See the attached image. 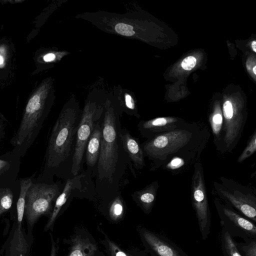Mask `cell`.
Listing matches in <instances>:
<instances>
[{"label": "cell", "mask_w": 256, "mask_h": 256, "mask_svg": "<svg viewBox=\"0 0 256 256\" xmlns=\"http://www.w3.org/2000/svg\"><path fill=\"white\" fill-rule=\"evenodd\" d=\"M252 70H253V72L254 73V74H256V66H254L253 68H252Z\"/></svg>", "instance_id": "31"}, {"label": "cell", "mask_w": 256, "mask_h": 256, "mask_svg": "<svg viewBox=\"0 0 256 256\" xmlns=\"http://www.w3.org/2000/svg\"><path fill=\"white\" fill-rule=\"evenodd\" d=\"M60 190L56 184H32L26 197L24 218L27 234L33 236L35 224L42 216H50L54 202L58 196Z\"/></svg>", "instance_id": "3"}, {"label": "cell", "mask_w": 256, "mask_h": 256, "mask_svg": "<svg viewBox=\"0 0 256 256\" xmlns=\"http://www.w3.org/2000/svg\"><path fill=\"white\" fill-rule=\"evenodd\" d=\"M194 170L191 185L192 203L204 240L209 232L210 217L204 168L200 160L194 164Z\"/></svg>", "instance_id": "6"}, {"label": "cell", "mask_w": 256, "mask_h": 256, "mask_svg": "<svg viewBox=\"0 0 256 256\" xmlns=\"http://www.w3.org/2000/svg\"><path fill=\"white\" fill-rule=\"evenodd\" d=\"M10 166L8 162L0 159V174L8 170Z\"/></svg>", "instance_id": "27"}, {"label": "cell", "mask_w": 256, "mask_h": 256, "mask_svg": "<svg viewBox=\"0 0 256 256\" xmlns=\"http://www.w3.org/2000/svg\"><path fill=\"white\" fill-rule=\"evenodd\" d=\"M196 60L192 56H189L186 58L182 62V67L183 69L190 70L192 69L196 66Z\"/></svg>", "instance_id": "24"}, {"label": "cell", "mask_w": 256, "mask_h": 256, "mask_svg": "<svg viewBox=\"0 0 256 256\" xmlns=\"http://www.w3.org/2000/svg\"><path fill=\"white\" fill-rule=\"evenodd\" d=\"M50 236L51 240V250L50 253V256H57V253L58 250V243L54 240L52 235V234H50Z\"/></svg>", "instance_id": "25"}, {"label": "cell", "mask_w": 256, "mask_h": 256, "mask_svg": "<svg viewBox=\"0 0 256 256\" xmlns=\"http://www.w3.org/2000/svg\"><path fill=\"white\" fill-rule=\"evenodd\" d=\"M242 251L244 256H256V244L255 241L251 242L246 246H242Z\"/></svg>", "instance_id": "23"}, {"label": "cell", "mask_w": 256, "mask_h": 256, "mask_svg": "<svg viewBox=\"0 0 256 256\" xmlns=\"http://www.w3.org/2000/svg\"><path fill=\"white\" fill-rule=\"evenodd\" d=\"M32 184L30 178L20 181V192L16 204V215L18 216H24L26 197L28 190Z\"/></svg>", "instance_id": "16"}, {"label": "cell", "mask_w": 256, "mask_h": 256, "mask_svg": "<svg viewBox=\"0 0 256 256\" xmlns=\"http://www.w3.org/2000/svg\"><path fill=\"white\" fill-rule=\"evenodd\" d=\"M102 138V126L97 122L86 146V162L89 166H94L98 161Z\"/></svg>", "instance_id": "13"}, {"label": "cell", "mask_w": 256, "mask_h": 256, "mask_svg": "<svg viewBox=\"0 0 256 256\" xmlns=\"http://www.w3.org/2000/svg\"><path fill=\"white\" fill-rule=\"evenodd\" d=\"M210 133L205 124H188L148 139L142 145L144 156L152 162L150 170L162 167L174 157L192 164L200 161Z\"/></svg>", "instance_id": "1"}, {"label": "cell", "mask_w": 256, "mask_h": 256, "mask_svg": "<svg viewBox=\"0 0 256 256\" xmlns=\"http://www.w3.org/2000/svg\"><path fill=\"white\" fill-rule=\"evenodd\" d=\"M80 178V176H76L73 178L68 179L67 180L62 192L58 195L55 201L52 212L44 228V232H46L49 230H52L56 218L62 206L66 202L72 191L78 187Z\"/></svg>", "instance_id": "12"}, {"label": "cell", "mask_w": 256, "mask_h": 256, "mask_svg": "<svg viewBox=\"0 0 256 256\" xmlns=\"http://www.w3.org/2000/svg\"><path fill=\"white\" fill-rule=\"evenodd\" d=\"M55 55L52 53H50L46 54L44 56V60L45 62H51L54 60Z\"/></svg>", "instance_id": "28"}, {"label": "cell", "mask_w": 256, "mask_h": 256, "mask_svg": "<svg viewBox=\"0 0 256 256\" xmlns=\"http://www.w3.org/2000/svg\"><path fill=\"white\" fill-rule=\"evenodd\" d=\"M216 194L250 220H256V189L234 180L220 177L213 183Z\"/></svg>", "instance_id": "4"}, {"label": "cell", "mask_w": 256, "mask_h": 256, "mask_svg": "<svg viewBox=\"0 0 256 256\" xmlns=\"http://www.w3.org/2000/svg\"><path fill=\"white\" fill-rule=\"evenodd\" d=\"M110 216L113 220L121 218L124 213V204L120 196H117L112 202L110 207Z\"/></svg>", "instance_id": "19"}, {"label": "cell", "mask_w": 256, "mask_h": 256, "mask_svg": "<svg viewBox=\"0 0 256 256\" xmlns=\"http://www.w3.org/2000/svg\"><path fill=\"white\" fill-rule=\"evenodd\" d=\"M186 124L176 118L160 117L140 122L138 128L142 136L148 140L158 134L174 130Z\"/></svg>", "instance_id": "9"}, {"label": "cell", "mask_w": 256, "mask_h": 256, "mask_svg": "<svg viewBox=\"0 0 256 256\" xmlns=\"http://www.w3.org/2000/svg\"><path fill=\"white\" fill-rule=\"evenodd\" d=\"M118 136L123 148L137 170H141L145 166L144 154L141 145L138 139L134 137L126 128L118 131Z\"/></svg>", "instance_id": "11"}, {"label": "cell", "mask_w": 256, "mask_h": 256, "mask_svg": "<svg viewBox=\"0 0 256 256\" xmlns=\"http://www.w3.org/2000/svg\"><path fill=\"white\" fill-rule=\"evenodd\" d=\"M158 188V182L154 181L142 190L135 192L132 198L144 210L148 212L155 202Z\"/></svg>", "instance_id": "14"}, {"label": "cell", "mask_w": 256, "mask_h": 256, "mask_svg": "<svg viewBox=\"0 0 256 256\" xmlns=\"http://www.w3.org/2000/svg\"><path fill=\"white\" fill-rule=\"evenodd\" d=\"M107 243L112 256H130L119 248L116 244L107 238Z\"/></svg>", "instance_id": "22"}, {"label": "cell", "mask_w": 256, "mask_h": 256, "mask_svg": "<svg viewBox=\"0 0 256 256\" xmlns=\"http://www.w3.org/2000/svg\"><path fill=\"white\" fill-rule=\"evenodd\" d=\"M214 204L220 215L223 218V220H226L237 231H240L251 237L256 236V227L253 223L228 206L222 204L218 198H215Z\"/></svg>", "instance_id": "10"}, {"label": "cell", "mask_w": 256, "mask_h": 256, "mask_svg": "<svg viewBox=\"0 0 256 256\" xmlns=\"http://www.w3.org/2000/svg\"><path fill=\"white\" fill-rule=\"evenodd\" d=\"M142 235L150 248L159 256H180L170 244L152 232L144 230Z\"/></svg>", "instance_id": "15"}, {"label": "cell", "mask_w": 256, "mask_h": 256, "mask_svg": "<svg viewBox=\"0 0 256 256\" xmlns=\"http://www.w3.org/2000/svg\"><path fill=\"white\" fill-rule=\"evenodd\" d=\"M78 123L72 112H64L58 118L48 140L46 154L48 168H58L73 156Z\"/></svg>", "instance_id": "2"}, {"label": "cell", "mask_w": 256, "mask_h": 256, "mask_svg": "<svg viewBox=\"0 0 256 256\" xmlns=\"http://www.w3.org/2000/svg\"><path fill=\"white\" fill-rule=\"evenodd\" d=\"M24 220L16 218L8 238L0 250V256H30L34 236L22 226Z\"/></svg>", "instance_id": "7"}, {"label": "cell", "mask_w": 256, "mask_h": 256, "mask_svg": "<svg viewBox=\"0 0 256 256\" xmlns=\"http://www.w3.org/2000/svg\"><path fill=\"white\" fill-rule=\"evenodd\" d=\"M102 138L98 161V178L112 183L118 158L117 126L113 114L108 112L102 125Z\"/></svg>", "instance_id": "5"}, {"label": "cell", "mask_w": 256, "mask_h": 256, "mask_svg": "<svg viewBox=\"0 0 256 256\" xmlns=\"http://www.w3.org/2000/svg\"><path fill=\"white\" fill-rule=\"evenodd\" d=\"M115 30L118 33L125 36H132L134 34L133 27L131 25L124 23L116 24Z\"/></svg>", "instance_id": "21"}, {"label": "cell", "mask_w": 256, "mask_h": 256, "mask_svg": "<svg viewBox=\"0 0 256 256\" xmlns=\"http://www.w3.org/2000/svg\"><path fill=\"white\" fill-rule=\"evenodd\" d=\"M223 242L226 252L228 256H242L236 244L230 234L225 232L223 236Z\"/></svg>", "instance_id": "20"}, {"label": "cell", "mask_w": 256, "mask_h": 256, "mask_svg": "<svg viewBox=\"0 0 256 256\" xmlns=\"http://www.w3.org/2000/svg\"><path fill=\"white\" fill-rule=\"evenodd\" d=\"M252 48L254 52H256V41L254 40L252 42Z\"/></svg>", "instance_id": "29"}, {"label": "cell", "mask_w": 256, "mask_h": 256, "mask_svg": "<svg viewBox=\"0 0 256 256\" xmlns=\"http://www.w3.org/2000/svg\"><path fill=\"white\" fill-rule=\"evenodd\" d=\"M256 151V130H254L250 136L247 145L242 154L238 156V162L241 163L246 159L250 158Z\"/></svg>", "instance_id": "18"}, {"label": "cell", "mask_w": 256, "mask_h": 256, "mask_svg": "<svg viewBox=\"0 0 256 256\" xmlns=\"http://www.w3.org/2000/svg\"><path fill=\"white\" fill-rule=\"evenodd\" d=\"M125 102L126 105L128 108L132 110L134 109V102L131 96L128 94H126L125 96Z\"/></svg>", "instance_id": "26"}, {"label": "cell", "mask_w": 256, "mask_h": 256, "mask_svg": "<svg viewBox=\"0 0 256 256\" xmlns=\"http://www.w3.org/2000/svg\"><path fill=\"white\" fill-rule=\"evenodd\" d=\"M13 198V193L10 189L0 188V218L11 208Z\"/></svg>", "instance_id": "17"}, {"label": "cell", "mask_w": 256, "mask_h": 256, "mask_svg": "<svg viewBox=\"0 0 256 256\" xmlns=\"http://www.w3.org/2000/svg\"><path fill=\"white\" fill-rule=\"evenodd\" d=\"M4 62V58H3L0 56V64H2Z\"/></svg>", "instance_id": "30"}, {"label": "cell", "mask_w": 256, "mask_h": 256, "mask_svg": "<svg viewBox=\"0 0 256 256\" xmlns=\"http://www.w3.org/2000/svg\"><path fill=\"white\" fill-rule=\"evenodd\" d=\"M94 112L86 111L79 122L72 158L71 172L74 176L78 175L84 152L90 136L97 123Z\"/></svg>", "instance_id": "8"}]
</instances>
